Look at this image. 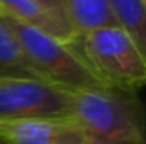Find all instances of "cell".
Here are the masks:
<instances>
[{
  "mask_svg": "<svg viewBox=\"0 0 146 144\" xmlns=\"http://www.w3.org/2000/svg\"><path fill=\"white\" fill-rule=\"evenodd\" d=\"M145 119L136 92L112 87L72 92L68 120L85 137L109 144H143Z\"/></svg>",
  "mask_w": 146,
  "mask_h": 144,
  "instance_id": "obj_1",
  "label": "cell"
},
{
  "mask_svg": "<svg viewBox=\"0 0 146 144\" xmlns=\"http://www.w3.org/2000/svg\"><path fill=\"white\" fill-rule=\"evenodd\" d=\"M72 90L33 78H0V119H68Z\"/></svg>",
  "mask_w": 146,
  "mask_h": 144,
  "instance_id": "obj_4",
  "label": "cell"
},
{
  "mask_svg": "<svg viewBox=\"0 0 146 144\" xmlns=\"http://www.w3.org/2000/svg\"><path fill=\"white\" fill-rule=\"evenodd\" d=\"M37 3H41L44 9H48L51 14H54L56 17L63 19L65 22L70 24V19H68V10H66V2L65 0H36ZM72 26V24H70Z\"/></svg>",
  "mask_w": 146,
  "mask_h": 144,
  "instance_id": "obj_10",
  "label": "cell"
},
{
  "mask_svg": "<svg viewBox=\"0 0 146 144\" xmlns=\"http://www.w3.org/2000/svg\"><path fill=\"white\" fill-rule=\"evenodd\" d=\"M145 5H146V0H145Z\"/></svg>",
  "mask_w": 146,
  "mask_h": 144,
  "instance_id": "obj_13",
  "label": "cell"
},
{
  "mask_svg": "<svg viewBox=\"0 0 146 144\" xmlns=\"http://www.w3.org/2000/svg\"><path fill=\"white\" fill-rule=\"evenodd\" d=\"M0 15L42 31L68 44H73L76 39V34L68 22L51 14L36 0H0Z\"/></svg>",
  "mask_w": 146,
  "mask_h": 144,
  "instance_id": "obj_6",
  "label": "cell"
},
{
  "mask_svg": "<svg viewBox=\"0 0 146 144\" xmlns=\"http://www.w3.org/2000/svg\"><path fill=\"white\" fill-rule=\"evenodd\" d=\"M78 144H109V143H104V141H99V139H92V137H83Z\"/></svg>",
  "mask_w": 146,
  "mask_h": 144,
  "instance_id": "obj_11",
  "label": "cell"
},
{
  "mask_svg": "<svg viewBox=\"0 0 146 144\" xmlns=\"http://www.w3.org/2000/svg\"><path fill=\"white\" fill-rule=\"evenodd\" d=\"M72 46L107 87L127 92L146 87V58L115 24L80 34Z\"/></svg>",
  "mask_w": 146,
  "mask_h": 144,
  "instance_id": "obj_2",
  "label": "cell"
},
{
  "mask_svg": "<svg viewBox=\"0 0 146 144\" xmlns=\"http://www.w3.org/2000/svg\"><path fill=\"white\" fill-rule=\"evenodd\" d=\"M83 137L68 119H0V144H78Z\"/></svg>",
  "mask_w": 146,
  "mask_h": 144,
  "instance_id": "obj_5",
  "label": "cell"
},
{
  "mask_svg": "<svg viewBox=\"0 0 146 144\" xmlns=\"http://www.w3.org/2000/svg\"><path fill=\"white\" fill-rule=\"evenodd\" d=\"M68 19L76 37L92 29L112 26L114 19L107 0H65Z\"/></svg>",
  "mask_w": 146,
  "mask_h": 144,
  "instance_id": "obj_9",
  "label": "cell"
},
{
  "mask_svg": "<svg viewBox=\"0 0 146 144\" xmlns=\"http://www.w3.org/2000/svg\"><path fill=\"white\" fill-rule=\"evenodd\" d=\"M143 144H146V137H145V141H143Z\"/></svg>",
  "mask_w": 146,
  "mask_h": 144,
  "instance_id": "obj_12",
  "label": "cell"
},
{
  "mask_svg": "<svg viewBox=\"0 0 146 144\" xmlns=\"http://www.w3.org/2000/svg\"><path fill=\"white\" fill-rule=\"evenodd\" d=\"M114 24L131 37L146 58V5L145 0H107Z\"/></svg>",
  "mask_w": 146,
  "mask_h": 144,
  "instance_id": "obj_8",
  "label": "cell"
},
{
  "mask_svg": "<svg viewBox=\"0 0 146 144\" xmlns=\"http://www.w3.org/2000/svg\"><path fill=\"white\" fill-rule=\"evenodd\" d=\"M0 78L42 80L31 66L14 31L2 15H0Z\"/></svg>",
  "mask_w": 146,
  "mask_h": 144,
  "instance_id": "obj_7",
  "label": "cell"
},
{
  "mask_svg": "<svg viewBox=\"0 0 146 144\" xmlns=\"http://www.w3.org/2000/svg\"><path fill=\"white\" fill-rule=\"evenodd\" d=\"M3 19L14 31L31 66L44 81L72 92L107 87L72 44L17 20Z\"/></svg>",
  "mask_w": 146,
  "mask_h": 144,
  "instance_id": "obj_3",
  "label": "cell"
}]
</instances>
